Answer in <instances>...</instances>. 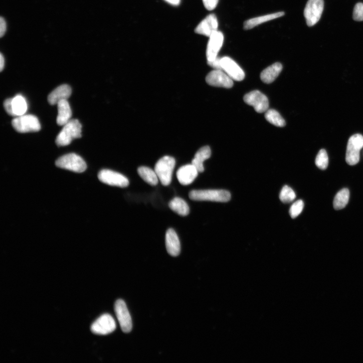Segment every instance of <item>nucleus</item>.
<instances>
[{
    "label": "nucleus",
    "instance_id": "obj_27",
    "mask_svg": "<svg viewBox=\"0 0 363 363\" xmlns=\"http://www.w3.org/2000/svg\"><path fill=\"white\" fill-rule=\"evenodd\" d=\"M266 120L272 125L279 127L286 125V122L280 114L274 109L268 110L265 114Z\"/></svg>",
    "mask_w": 363,
    "mask_h": 363
},
{
    "label": "nucleus",
    "instance_id": "obj_4",
    "mask_svg": "<svg viewBox=\"0 0 363 363\" xmlns=\"http://www.w3.org/2000/svg\"><path fill=\"white\" fill-rule=\"evenodd\" d=\"M14 129L19 133L38 132L41 129L37 117L32 115H23L16 117L12 121Z\"/></svg>",
    "mask_w": 363,
    "mask_h": 363
},
{
    "label": "nucleus",
    "instance_id": "obj_23",
    "mask_svg": "<svg viewBox=\"0 0 363 363\" xmlns=\"http://www.w3.org/2000/svg\"><path fill=\"white\" fill-rule=\"evenodd\" d=\"M170 208L178 214L185 216L189 214V207L187 202L179 197H175L169 204Z\"/></svg>",
    "mask_w": 363,
    "mask_h": 363
},
{
    "label": "nucleus",
    "instance_id": "obj_16",
    "mask_svg": "<svg viewBox=\"0 0 363 363\" xmlns=\"http://www.w3.org/2000/svg\"><path fill=\"white\" fill-rule=\"evenodd\" d=\"M218 20L216 15L211 14L208 15L197 25L195 29V33L210 37L217 31Z\"/></svg>",
    "mask_w": 363,
    "mask_h": 363
},
{
    "label": "nucleus",
    "instance_id": "obj_12",
    "mask_svg": "<svg viewBox=\"0 0 363 363\" xmlns=\"http://www.w3.org/2000/svg\"><path fill=\"white\" fill-rule=\"evenodd\" d=\"M206 82L214 87L230 88L233 86V80L225 72L220 70H214L206 77Z\"/></svg>",
    "mask_w": 363,
    "mask_h": 363
},
{
    "label": "nucleus",
    "instance_id": "obj_14",
    "mask_svg": "<svg viewBox=\"0 0 363 363\" xmlns=\"http://www.w3.org/2000/svg\"><path fill=\"white\" fill-rule=\"evenodd\" d=\"M223 40V33L218 30L209 37L206 49L207 61H211L217 57L218 53L222 46Z\"/></svg>",
    "mask_w": 363,
    "mask_h": 363
},
{
    "label": "nucleus",
    "instance_id": "obj_25",
    "mask_svg": "<svg viewBox=\"0 0 363 363\" xmlns=\"http://www.w3.org/2000/svg\"><path fill=\"white\" fill-rule=\"evenodd\" d=\"M12 106L14 117L24 115L27 110L26 101L21 95H18L12 98Z\"/></svg>",
    "mask_w": 363,
    "mask_h": 363
},
{
    "label": "nucleus",
    "instance_id": "obj_18",
    "mask_svg": "<svg viewBox=\"0 0 363 363\" xmlns=\"http://www.w3.org/2000/svg\"><path fill=\"white\" fill-rule=\"evenodd\" d=\"M166 246L168 253L172 256H178L181 252L179 237L173 229H169L166 234Z\"/></svg>",
    "mask_w": 363,
    "mask_h": 363
},
{
    "label": "nucleus",
    "instance_id": "obj_1",
    "mask_svg": "<svg viewBox=\"0 0 363 363\" xmlns=\"http://www.w3.org/2000/svg\"><path fill=\"white\" fill-rule=\"evenodd\" d=\"M56 140L59 147L69 145L75 139L81 138L82 125L77 119H71L63 126Z\"/></svg>",
    "mask_w": 363,
    "mask_h": 363
},
{
    "label": "nucleus",
    "instance_id": "obj_20",
    "mask_svg": "<svg viewBox=\"0 0 363 363\" xmlns=\"http://www.w3.org/2000/svg\"><path fill=\"white\" fill-rule=\"evenodd\" d=\"M57 105L58 111L57 123L59 126H64L71 120L72 113L71 107L67 100L62 101Z\"/></svg>",
    "mask_w": 363,
    "mask_h": 363
},
{
    "label": "nucleus",
    "instance_id": "obj_3",
    "mask_svg": "<svg viewBox=\"0 0 363 363\" xmlns=\"http://www.w3.org/2000/svg\"><path fill=\"white\" fill-rule=\"evenodd\" d=\"M175 165V159L170 156L162 158L156 164L155 171L164 186H168L171 184Z\"/></svg>",
    "mask_w": 363,
    "mask_h": 363
},
{
    "label": "nucleus",
    "instance_id": "obj_10",
    "mask_svg": "<svg viewBox=\"0 0 363 363\" xmlns=\"http://www.w3.org/2000/svg\"><path fill=\"white\" fill-rule=\"evenodd\" d=\"M115 311L122 331L130 333L132 329L131 317L127 306L122 300H117L115 304Z\"/></svg>",
    "mask_w": 363,
    "mask_h": 363
},
{
    "label": "nucleus",
    "instance_id": "obj_35",
    "mask_svg": "<svg viewBox=\"0 0 363 363\" xmlns=\"http://www.w3.org/2000/svg\"><path fill=\"white\" fill-rule=\"evenodd\" d=\"M6 23L5 19L1 17L0 19V36L3 37L6 31Z\"/></svg>",
    "mask_w": 363,
    "mask_h": 363
},
{
    "label": "nucleus",
    "instance_id": "obj_2",
    "mask_svg": "<svg viewBox=\"0 0 363 363\" xmlns=\"http://www.w3.org/2000/svg\"><path fill=\"white\" fill-rule=\"evenodd\" d=\"M189 197L194 201L225 202L231 199V195L229 191L224 190H201L191 191Z\"/></svg>",
    "mask_w": 363,
    "mask_h": 363
},
{
    "label": "nucleus",
    "instance_id": "obj_17",
    "mask_svg": "<svg viewBox=\"0 0 363 363\" xmlns=\"http://www.w3.org/2000/svg\"><path fill=\"white\" fill-rule=\"evenodd\" d=\"M72 94L71 87L67 84L58 86L49 95L48 101L51 105H56L60 102L67 100Z\"/></svg>",
    "mask_w": 363,
    "mask_h": 363
},
{
    "label": "nucleus",
    "instance_id": "obj_19",
    "mask_svg": "<svg viewBox=\"0 0 363 363\" xmlns=\"http://www.w3.org/2000/svg\"><path fill=\"white\" fill-rule=\"evenodd\" d=\"M283 70V66L277 62L265 69L261 73V80L267 84L274 82Z\"/></svg>",
    "mask_w": 363,
    "mask_h": 363
},
{
    "label": "nucleus",
    "instance_id": "obj_21",
    "mask_svg": "<svg viewBox=\"0 0 363 363\" xmlns=\"http://www.w3.org/2000/svg\"><path fill=\"white\" fill-rule=\"evenodd\" d=\"M284 15V12H279L253 18L244 22V28L246 30L251 29L262 23L281 17Z\"/></svg>",
    "mask_w": 363,
    "mask_h": 363
},
{
    "label": "nucleus",
    "instance_id": "obj_30",
    "mask_svg": "<svg viewBox=\"0 0 363 363\" xmlns=\"http://www.w3.org/2000/svg\"><path fill=\"white\" fill-rule=\"evenodd\" d=\"M304 206V203L302 200H299L295 202L290 209V214L292 218H295L299 216L302 212Z\"/></svg>",
    "mask_w": 363,
    "mask_h": 363
},
{
    "label": "nucleus",
    "instance_id": "obj_22",
    "mask_svg": "<svg viewBox=\"0 0 363 363\" xmlns=\"http://www.w3.org/2000/svg\"><path fill=\"white\" fill-rule=\"evenodd\" d=\"M211 152L208 146L202 147L199 150L195 155L192 161V164L197 169L199 173H202L204 171L203 162L210 158Z\"/></svg>",
    "mask_w": 363,
    "mask_h": 363
},
{
    "label": "nucleus",
    "instance_id": "obj_33",
    "mask_svg": "<svg viewBox=\"0 0 363 363\" xmlns=\"http://www.w3.org/2000/svg\"><path fill=\"white\" fill-rule=\"evenodd\" d=\"M221 59V58L218 57L217 56L215 59L211 61H207V64L209 66L214 68V70H222Z\"/></svg>",
    "mask_w": 363,
    "mask_h": 363
},
{
    "label": "nucleus",
    "instance_id": "obj_11",
    "mask_svg": "<svg viewBox=\"0 0 363 363\" xmlns=\"http://www.w3.org/2000/svg\"><path fill=\"white\" fill-rule=\"evenodd\" d=\"M244 102L252 106L259 113L266 112L269 108L267 98L258 90H254L246 94L244 97Z\"/></svg>",
    "mask_w": 363,
    "mask_h": 363
},
{
    "label": "nucleus",
    "instance_id": "obj_8",
    "mask_svg": "<svg viewBox=\"0 0 363 363\" xmlns=\"http://www.w3.org/2000/svg\"><path fill=\"white\" fill-rule=\"evenodd\" d=\"M98 178L102 183L110 186L125 188L129 184V181L125 176L110 170L104 169L101 171L98 174Z\"/></svg>",
    "mask_w": 363,
    "mask_h": 363
},
{
    "label": "nucleus",
    "instance_id": "obj_31",
    "mask_svg": "<svg viewBox=\"0 0 363 363\" xmlns=\"http://www.w3.org/2000/svg\"><path fill=\"white\" fill-rule=\"evenodd\" d=\"M353 17L357 21H363V4L357 3L354 9Z\"/></svg>",
    "mask_w": 363,
    "mask_h": 363
},
{
    "label": "nucleus",
    "instance_id": "obj_32",
    "mask_svg": "<svg viewBox=\"0 0 363 363\" xmlns=\"http://www.w3.org/2000/svg\"><path fill=\"white\" fill-rule=\"evenodd\" d=\"M202 1L205 8L211 11L216 7L219 0H202Z\"/></svg>",
    "mask_w": 363,
    "mask_h": 363
},
{
    "label": "nucleus",
    "instance_id": "obj_36",
    "mask_svg": "<svg viewBox=\"0 0 363 363\" xmlns=\"http://www.w3.org/2000/svg\"><path fill=\"white\" fill-rule=\"evenodd\" d=\"M5 66V59L2 54L0 55V70L2 71Z\"/></svg>",
    "mask_w": 363,
    "mask_h": 363
},
{
    "label": "nucleus",
    "instance_id": "obj_7",
    "mask_svg": "<svg viewBox=\"0 0 363 363\" xmlns=\"http://www.w3.org/2000/svg\"><path fill=\"white\" fill-rule=\"evenodd\" d=\"M363 147V136L356 134L350 138L347 148L346 160L350 166L357 164L360 160V152Z\"/></svg>",
    "mask_w": 363,
    "mask_h": 363
},
{
    "label": "nucleus",
    "instance_id": "obj_28",
    "mask_svg": "<svg viewBox=\"0 0 363 363\" xmlns=\"http://www.w3.org/2000/svg\"><path fill=\"white\" fill-rule=\"evenodd\" d=\"M329 157L326 151L324 149L321 150L318 153L316 160L315 164L316 166L321 170H326L329 165Z\"/></svg>",
    "mask_w": 363,
    "mask_h": 363
},
{
    "label": "nucleus",
    "instance_id": "obj_29",
    "mask_svg": "<svg viewBox=\"0 0 363 363\" xmlns=\"http://www.w3.org/2000/svg\"><path fill=\"white\" fill-rule=\"evenodd\" d=\"M296 196L294 190L288 186H285L282 189L280 194V200L284 203H290L293 201Z\"/></svg>",
    "mask_w": 363,
    "mask_h": 363
},
{
    "label": "nucleus",
    "instance_id": "obj_5",
    "mask_svg": "<svg viewBox=\"0 0 363 363\" xmlns=\"http://www.w3.org/2000/svg\"><path fill=\"white\" fill-rule=\"evenodd\" d=\"M57 167L75 173H83L87 169V165L79 156L71 153L59 158L56 162Z\"/></svg>",
    "mask_w": 363,
    "mask_h": 363
},
{
    "label": "nucleus",
    "instance_id": "obj_26",
    "mask_svg": "<svg viewBox=\"0 0 363 363\" xmlns=\"http://www.w3.org/2000/svg\"><path fill=\"white\" fill-rule=\"evenodd\" d=\"M350 198V191L347 188L340 191L335 197L334 207L336 210H341L348 204Z\"/></svg>",
    "mask_w": 363,
    "mask_h": 363
},
{
    "label": "nucleus",
    "instance_id": "obj_37",
    "mask_svg": "<svg viewBox=\"0 0 363 363\" xmlns=\"http://www.w3.org/2000/svg\"><path fill=\"white\" fill-rule=\"evenodd\" d=\"M165 1L172 5H178L180 3L181 0H165Z\"/></svg>",
    "mask_w": 363,
    "mask_h": 363
},
{
    "label": "nucleus",
    "instance_id": "obj_6",
    "mask_svg": "<svg viewBox=\"0 0 363 363\" xmlns=\"http://www.w3.org/2000/svg\"><path fill=\"white\" fill-rule=\"evenodd\" d=\"M324 9V0H308L304 11L308 26H313L320 21Z\"/></svg>",
    "mask_w": 363,
    "mask_h": 363
},
{
    "label": "nucleus",
    "instance_id": "obj_13",
    "mask_svg": "<svg viewBox=\"0 0 363 363\" xmlns=\"http://www.w3.org/2000/svg\"><path fill=\"white\" fill-rule=\"evenodd\" d=\"M222 70L228 74L233 80L240 81L245 76V73L239 65L232 59L224 57L221 59Z\"/></svg>",
    "mask_w": 363,
    "mask_h": 363
},
{
    "label": "nucleus",
    "instance_id": "obj_24",
    "mask_svg": "<svg viewBox=\"0 0 363 363\" xmlns=\"http://www.w3.org/2000/svg\"><path fill=\"white\" fill-rule=\"evenodd\" d=\"M138 172L141 177L149 184L156 186L158 184L159 179L155 171L147 167H141Z\"/></svg>",
    "mask_w": 363,
    "mask_h": 363
},
{
    "label": "nucleus",
    "instance_id": "obj_34",
    "mask_svg": "<svg viewBox=\"0 0 363 363\" xmlns=\"http://www.w3.org/2000/svg\"><path fill=\"white\" fill-rule=\"evenodd\" d=\"M4 107L6 112L10 115L13 116L12 106V98L8 99L4 103Z\"/></svg>",
    "mask_w": 363,
    "mask_h": 363
},
{
    "label": "nucleus",
    "instance_id": "obj_15",
    "mask_svg": "<svg viewBox=\"0 0 363 363\" xmlns=\"http://www.w3.org/2000/svg\"><path fill=\"white\" fill-rule=\"evenodd\" d=\"M198 171L192 164L181 167L177 172L180 183L184 186L191 184L198 175Z\"/></svg>",
    "mask_w": 363,
    "mask_h": 363
},
{
    "label": "nucleus",
    "instance_id": "obj_9",
    "mask_svg": "<svg viewBox=\"0 0 363 363\" xmlns=\"http://www.w3.org/2000/svg\"><path fill=\"white\" fill-rule=\"evenodd\" d=\"M116 329V322L113 317L106 314L101 316L91 327L93 333L98 335H107Z\"/></svg>",
    "mask_w": 363,
    "mask_h": 363
}]
</instances>
